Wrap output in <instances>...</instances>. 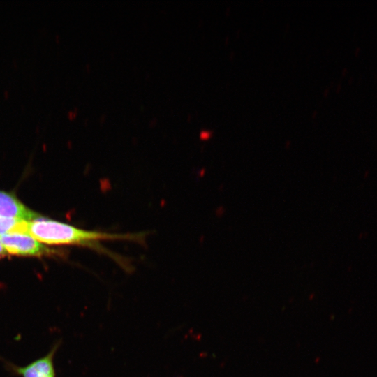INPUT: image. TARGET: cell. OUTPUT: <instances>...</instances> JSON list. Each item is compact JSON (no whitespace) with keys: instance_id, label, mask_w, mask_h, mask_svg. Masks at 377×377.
<instances>
[{"instance_id":"6","label":"cell","mask_w":377,"mask_h":377,"mask_svg":"<svg viewBox=\"0 0 377 377\" xmlns=\"http://www.w3.org/2000/svg\"><path fill=\"white\" fill-rule=\"evenodd\" d=\"M6 254H8V253L6 252V251L5 250V249L3 248L2 244L0 242V256H5Z\"/></svg>"},{"instance_id":"3","label":"cell","mask_w":377,"mask_h":377,"mask_svg":"<svg viewBox=\"0 0 377 377\" xmlns=\"http://www.w3.org/2000/svg\"><path fill=\"white\" fill-rule=\"evenodd\" d=\"M61 344L57 342L45 356L23 367L6 362V369L12 374L21 377H56L54 357Z\"/></svg>"},{"instance_id":"2","label":"cell","mask_w":377,"mask_h":377,"mask_svg":"<svg viewBox=\"0 0 377 377\" xmlns=\"http://www.w3.org/2000/svg\"><path fill=\"white\" fill-rule=\"evenodd\" d=\"M0 242L8 253L24 256H41L54 251L43 246L28 232H12L0 236Z\"/></svg>"},{"instance_id":"1","label":"cell","mask_w":377,"mask_h":377,"mask_svg":"<svg viewBox=\"0 0 377 377\" xmlns=\"http://www.w3.org/2000/svg\"><path fill=\"white\" fill-rule=\"evenodd\" d=\"M27 232L39 242L47 244H75L103 251L100 242L128 240L141 242L145 233L116 234L86 230L67 223L38 218L28 222Z\"/></svg>"},{"instance_id":"5","label":"cell","mask_w":377,"mask_h":377,"mask_svg":"<svg viewBox=\"0 0 377 377\" xmlns=\"http://www.w3.org/2000/svg\"><path fill=\"white\" fill-rule=\"evenodd\" d=\"M28 222L0 216V236L12 232H27Z\"/></svg>"},{"instance_id":"4","label":"cell","mask_w":377,"mask_h":377,"mask_svg":"<svg viewBox=\"0 0 377 377\" xmlns=\"http://www.w3.org/2000/svg\"><path fill=\"white\" fill-rule=\"evenodd\" d=\"M0 216L3 218L33 221L40 215L24 206L14 195L0 191Z\"/></svg>"}]
</instances>
